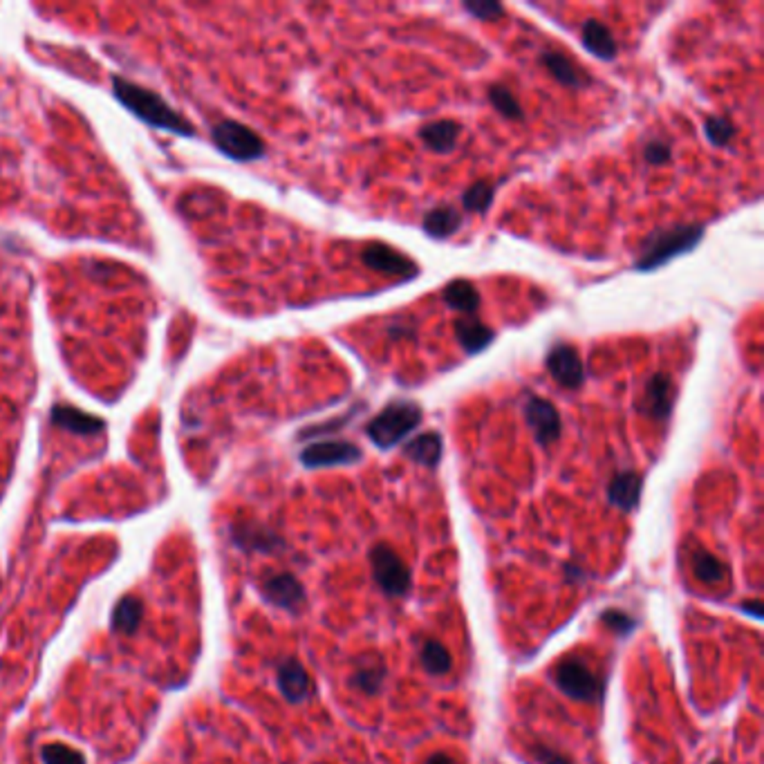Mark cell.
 I'll return each instance as SVG.
<instances>
[{"instance_id": "277c9868", "label": "cell", "mask_w": 764, "mask_h": 764, "mask_svg": "<svg viewBox=\"0 0 764 764\" xmlns=\"http://www.w3.org/2000/svg\"><path fill=\"white\" fill-rule=\"evenodd\" d=\"M368 561H370L372 579L384 594L393 596V599H404V596L411 594V567L402 561V556L393 547H388L386 543H377L368 554Z\"/></svg>"}, {"instance_id": "4316f807", "label": "cell", "mask_w": 764, "mask_h": 764, "mask_svg": "<svg viewBox=\"0 0 764 764\" xmlns=\"http://www.w3.org/2000/svg\"><path fill=\"white\" fill-rule=\"evenodd\" d=\"M489 101H491L493 108L500 115H505L507 119H523V108H520L518 99H516L509 88L491 86L489 88Z\"/></svg>"}, {"instance_id": "d590c367", "label": "cell", "mask_w": 764, "mask_h": 764, "mask_svg": "<svg viewBox=\"0 0 764 764\" xmlns=\"http://www.w3.org/2000/svg\"><path fill=\"white\" fill-rule=\"evenodd\" d=\"M424 764H455V760L451 756H446V753H433Z\"/></svg>"}, {"instance_id": "8d00e7d4", "label": "cell", "mask_w": 764, "mask_h": 764, "mask_svg": "<svg viewBox=\"0 0 764 764\" xmlns=\"http://www.w3.org/2000/svg\"><path fill=\"white\" fill-rule=\"evenodd\" d=\"M713 764H722V762H713Z\"/></svg>"}, {"instance_id": "30bf717a", "label": "cell", "mask_w": 764, "mask_h": 764, "mask_svg": "<svg viewBox=\"0 0 764 764\" xmlns=\"http://www.w3.org/2000/svg\"><path fill=\"white\" fill-rule=\"evenodd\" d=\"M545 363H547L549 375H552L554 381L561 384L563 388L574 390L583 384L585 379L583 361H581L579 352H576L572 346H567V343H558V346H554L552 350H549L547 361Z\"/></svg>"}, {"instance_id": "8fae6325", "label": "cell", "mask_w": 764, "mask_h": 764, "mask_svg": "<svg viewBox=\"0 0 764 764\" xmlns=\"http://www.w3.org/2000/svg\"><path fill=\"white\" fill-rule=\"evenodd\" d=\"M263 594L269 603L278 605V608L287 610V612H301L305 608V588L298 583V579L290 572H281L274 574L263 583Z\"/></svg>"}, {"instance_id": "7c38bea8", "label": "cell", "mask_w": 764, "mask_h": 764, "mask_svg": "<svg viewBox=\"0 0 764 764\" xmlns=\"http://www.w3.org/2000/svg\"><path fill=\"white\" fill-rule=\"evenodd\" d=\"M675 388L668 375H655L646 384L644 393L637 399V411L652 419H668L673 411Z\"/></svg>"}, {"instance_id": "836d02e7", "label": "cell", "mask_w": 764, "mask_h": 764, "mask_svg": "<svg viewBox=\"0 0 764 764\" xmlns=\"http://www.w3.org/2000/svg\"><path fill=\"white\" fill-rule=\"evenodd\" d=\"M644 157L648 164H666L670 160V148L664 142H650L646 146Z\"/></svg>"}, {"instance_id": "d6986e66", "label": "cell", "mask_w": 764, "mask_h": 764, "mask_svg": "<svg viewBox=\"0 0 764 764\" xmlns=\"http://www.w3.org/2000/svg\"><path fill=\"white\" fill-rule=\"evenodd\" d=\"M583 45L596 59L612 61L617 57V41H614L612 32L594 18L583 25Z\"/></svg>"}, {"instance_id": "f1b7e54d", "label": "cell", "mask_w": 764, "mask_h": 764, "mask_svg": "<svg viewBox=\"0 0 764 764\" xmlns=\"http://www.w3.org/2000/svg\"><path fill=\"white\" fill-rule=\"evenodd\" d=\"M139 617H142V608H139L137 601L124 599L117 605V610H115V619H113L115 630L133 632L135 628H137Z\"/></svg>"}, {"instance_id": "484cf974", "label": "cell", "mask_w": 764, "mask_h": 764, "mask_svg": "<svg viewBox=\"0 0 764 764\" xmlns=\"http://www.w3.org/2000/svg\"><path fill=\"white\" fill-rule=\"evenodd\" d=\"M238 540H240V545H245V547L263 549V552H272L274 547L283 545V540L278 538V536H274L272 531L265 527H254V525L238 531Z\"/></svg>"}, {"instance_id": "2e32d148", "label": "cell", "mask_w": 764, "mask_h": 764, "mask_svg": "<svg viewBox=\"0 0 764 764\" xmlns=\"http://www.w3.org/2000/svg\"><path fill=\"white\" fill-rule=\"evenodd\" d=\"M460 137V126L455 121L444 119V121H433V124H426L422 130H419V139L426 144V148H431L433 153H451L458 144Z\"/></svg>"}, {"instance_id": "1f68e13d", "label": "cell", "mask_w": 764, "mask_h": 764, "mask_svg": "<svg viewBox=\"0 0 764 764\" xmlns=\"http://www.w3.org/2000/svg\"><path fill=\"white\" fill-rule=\"evenodd\" d=\"M45 764H83V758L68 747H48L43 751Z\"/></svg>"}, {"instance_id": "ffe728a7", "label": "cell", "mask_w": 764, "mask_h": 764, "mask_svg": "<svg viewBox=\"0 0 764 764\" xmlns=\"http://www.w3.org/2000/svg\"><path fill=\"white\" fill-rule=\"evenodd\" d=\"M543 65L549 70L554 79L558 83L567 88H583L588 83V77H583L579 68L574 65V61L567 59L565 54L561 52H545L543 54Z\"/></svg>"}, {"instance_id": "7a4b0ae2", "label": "cell", "mask_w": 764, "mask_h": 764, "mask_svg": "<svg viewBox=\"0 0 764 764\" xmlns=\"http://www.w3.org/2000/svg\"><path fill=\"white\" fill-rule=\"evenodd\" d=\"M115 92L135 115H139L144 121L153 126H160V128L173 130L177 135H191L193 128L186 124L175 110H171L164 101L160 99L153 92L144 90V88H137L135 83L121 81V79H115Z\"/></svg>"}, {"instance_id": "7402d4cb", "label": "cell", "mask_w": 764, "mask_h": 764, "mask_svg": "<svg viewBox=\"0 0 764 764\" xmlns=\"http://www.w3.org/2000/svg\"><path fill=\"white\" fill-rule=\"evenodd\" d=\"M444 303L451 310H458L462 314H475L480 307V294L471 281H451L444 290Z\"/></svg>"}, {"instance_id": "3957f363", "label": "cell", "mask_w": 764, "mask_h": 764, "mask_svg": "<svg viewBox=\"0 0 764 764\" xmlns=\"http://www.w3.org/2000/svg\"><path fill=\"white\" fill-rule=\"evenodd\" d=\"M422 422V408L415 402H393L366 426V435L379 449H393Z\"/></svg>"}, {"instance_id": "e575fe53", "label": "cell", "mask_w": 764, "mask_h": 764, "mask_svg": "<svg viewBox=\"0 0 764 764\" xmlns=\"http://www.w3.org/2000/svg\"><path fill=\"white\" fill-rule=\"evenodd\" d=\"M742 610L747 614H751L753 619H762V603L758 599H751V601H747V603L742 605Z\"/></svg>"}, {"instance_id": "603a6c76", "label": "cell", "mask_w": 764, "mask_h": 764, "mask_svg": "<svg viewBox=\"0 0 764 764\" xmlns=\"http://www.w3.org/2000/svg\"><path fill=\"white\" fill-rule=\"evenodd\" d=\"M693 572L706 585H720L729 579V567L720 558L713 556L711 552H706V549H695L693 552Z\"/></svg>"}, {"instance_id": "9c48e42d", "label": "cell", "mask_w": 764, "mask_h": 764, "mask_svg": "<svg viewBox=\"0 0 764 764\" xmlns=\"http://www.w3.org/2000/svg\"><path fill=\"white\" fill-rule=\"evenodd\" d=\"M361 260L363 265H368V267L375 269V272L390 274V276L415 278L419 274V267L415 265V260L399 254L393 247L381 245V242H372L370 247H366L361 254Z\"/></svg>"}, {"instance_id": "cb8c5ba5", "label": "cell", "mask_w": 764, "mask_h": 764, "mask_svg": "<svg viewBox=\"0 0 764 764\" xmlns=\"http://www.w3.org/2000/svg\"><path fill=\"white\" fill-rule=\"evenodd\" d=\"M419 664L424 666L428 675L433 677H440V675H446L451 668H453V659H451V652L446 650V646H442L440 641L426 639L419 648Z\"/></svg>"}, {"instance_id": "83f0119b", "label": "cell", "mask_w": 764, "mask_h": 764, "mask_svg": "<svg viewBox=\"0 0 764 764\" xmlns=\"http://www.w3.org/2000/svg\"><path fill=\"white\" fill-rule=\"evenodd\" d=\"M601 623H603V626H608L610 630H612L614 635H619V637H628L637 630V619L630 617L628 612H623V610H617V608L605 610V612L601 614Z\"/></svg>"}, {"instance_id": "4fadbf2b", "label": "cell", "mask_w": 764, "mask_h": 764, "mask_svg": "<svg viewBox=\"0 0 764 764\" xmlns=\"http://www.w3.org/2000/svg\"><path fill=\"white\" fill-rule=\"evenodd\" d=\"M386 677H388V670H386L384 659L379 655H366L354 664V673L348 684L352 691L363 693V695H379Z\"/></svg>"}, {"instance_id": "d4e9b609", "label": "cell", "mask_w": 764, "mask_h": 764, "mask_svg": "<svg viewBox=\"0 0 764 764\" xmlns=\"http://www.w3.org/2000/svg\"><path fill=\"white\" fill-rule=\"evenodd\" d=\"M493 191H496V186H493L491 182L482 180V182H475V184H471L462 195L464 209H467V211H473V213H484L489 207H491Z\"/></svg>"}, {"instance_id": "9a60e30c", "label": "cell", "mask_w": 764, "mask_h": 764, "mask_svg": "<svg viewBox=\"0 0 764 764\" xmlns=\"http://www.w3.org/2000/svg\"><path fill=\"white\" fill-rule=\"evenodd\" d=\"M641 489H644V480L635 471H621L612 478L608 487V500L612 502L617 509L632 511L641 500Z\"/></svg>"}, {"instance_id": "4dcf8cb0", "label": "cell", "mask_w": 764, "mask_h": 764, "mask_svg": "<svg viewBox=\"0 0 764 764\" xmlns=\"http://www.w3.org/2000/svg\"><path fill=\"white\" fill-rule=\"evenodd\" d=\"M464 9L469 14H473L480 21H498V18L505 14V7L498 3H491V0H475V3H464Z\"/></svg>"}, {"instance_id": "ac0fdd59", "label": "cell", "mask_w": 764, "mask_h": 764, "mask_svg": "<svg viewBox=\"0 0 764 764\" xmlns=\"http://www.w3.org/2000/svg\"><path fill=\"white\" fill-rule=\"evenodd\" d=\"M404 455H406L408 460H413V462L422 464V467L435 469L442 458L440 433L431 431L424 433V435H417L413 442H408L406 449H404Z\"/></svg>"}, {"instance_id": "d6a6232c", "label": "cell", "mask_w": 764, "mask_h": 764, "mask_svg": "<svg viewBox=\"0 0 764 764\" xmlns=\"http://www.w3.org/2000/svg\"><path fill=\"white\" fill-rule=\"evenodd\" d=\"M531 753H534V760L538 764H574L565 753H558L552 747H543V744H536Z\"/></svg>"}, {"instance_id": "8992f818", "label": "cell", "mask_w": 764, "mask_h": 764, "mask_svg": "<svg viewBox=\"0 0 764 764\" xmlns=\"http://www.w3.org/2000/svg\"><path fill=\"white\" fill-rule=\"evenodd\" d=\"M213 139H216L220 151H225L227 155L240 162L256 160V157L265 153V146L258 135L247 128V126L236 124V121H222L220 126H216L213 128Z\"/></svg>"}, {"instance_id": "f546056e", "label": "cell", "mask_w": 764, "mask_h": 764, "mask_svg": "<svg viewBox=\"0 0 764 764\" xmlns=\"http://www.w3.org/2000/svg\"><path fill=\"white\" fill-rule=\"evenodd\" d=\"M706 137L708 142L715 144V146L724 148L733 142L735 128L726 117H711L706 121Z\"/></svg>"}, {"instance_id": "ba28073f", "label": "cell", "mask_w": 764, "mask_h": 764, "mask_svg": "<svg viewBox=\"0 0 764 764\" xmlns=\"http://www.w3.org/2000/svg\"><path fill=\"white\" fill-rule=\"evenodd\" d=\"M525 419H527V426L534 431L538 444L549 446L561 437V415L547 399L529 397L525 402Z\"/></svg>"}, {"instance_id": "44dd1931", "label": "cell", "mask_w": 764, "mask_h": 764, "mask_svg": "<svg viewBox=\"0 0 764 764\" xmlns=\"http://www.w3.org/2000/svg\"><path fill=\"white\" fill-rule=\"evenodd\" d=\"M455 334L469 354L482 352L493 341V330L475 319H460L455 323Z\"/></svg>"}, {"instance_id": "5bb4252c", "label": "cell", "mask_w": 764, "mask_h": 764, "mask_svg": "<svg viewBox=\"0 0 764 764\" xmlns=\"http://www.w3.org/2000/svg\"><path fill=\"white\" fill-rule=\"evenodd\" d=\"M278 688L292 704H301L312 695V679L301 661L285 659L278 666Z\"/></svg>"}, {"instance_id": "6da1fadb", "label": "cell", "mask_w": 764, "mask_h": 764, "mask_svg": "<svg viewBox=\"0 0 764 764\" xmlns=\"http://www.w3.org/2000/svg\"><path fill=\"white\" fill-rule=\"evenodd\" d=\"M702 238H704V227L702 225H684L659 231V234H655L646 242L644 251H641V256L637 258L635 267L639 269V272H650V269L661 267V265H666L668 260L695 249Z\"/></svg>"}, {"instance_id": "5b68a950", "label": "cell", "mask_w": 764, "mask_h": 764, "mask_svg": "<svg viewBox=\"0 0 764 764\" xmlns=\"http://www.w3.org/2000/svg\"><path fill=\"white\" fill-rule=\"evenodd\" d=\"M554 682L567 697L579 702L599 704L603 700V682L596 677L581 657H565L554 670Z\"/></svg>"}, {"instance_id": "52a82bcc", "label": "cell", "mask_w": 764, "mask_h": 764, "mask_svg": "<svg viewBox=\"0 0 764 764\" xmlns=\"http://www.w3.org/2000/svg\"><path fill=\"white\" fill-rule=\"evenodd\" d=\"M363 458L361 449L352 442L343 440H330L319 442V444H310L301 453V462L307 469H321V467H341V464L359 462Z\"/></svg>"}, {"instance_id": "e0dca14e", "label": "cell", "mask_w": 764, "mask_h": 764, "mask_svg": "<svg viewBox=\"0 0 764 764\" xmlns=\"http://www.w3.org/2000/svg\"><path fill=\"white\" fill-rule=\"evenodd\" d=\"M422 227L428 236L435 238V240H442V238L453 236L455 231L462 227V216H460L458 209L451 207V204H440V207L431 209V211L424 216Z\"/></svg>"}]
</instances>
